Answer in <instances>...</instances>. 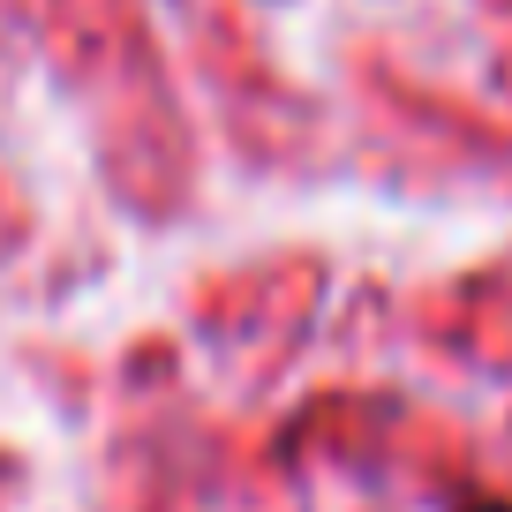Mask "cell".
Wrapping results in <instances>:
<instances>
[{"instance_id": "1", "label": "cell", "mask_w": 512, "mask_h": 512, "mask_svg": "<svg viewBox=\"0 0 512 512\" xmlns=\"http://www.w3.org/2000/svg\"><path fill=\"white\" fill-rule=\"evenodd\" d=\"M460 512H512L505 497H475V505H460Z\"/></svg>"}]
</instances>
